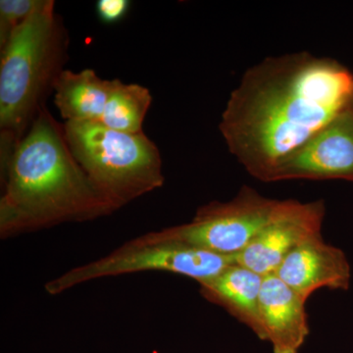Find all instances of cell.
Returning a JSON list of instances; mask_svg holds the SVG:
<instances>
[{"instance_id": "cell-1", "label": "cell", "mask_w": 353, "mask_h": 353, "mask_svg": "<svg viewBox=\"0 0 353 353\" xmlns=\"http://www.w3.org/2000/svg\"><path fill=\"white\" fill-rule=\"evenodd\" d=\"M353 106V74L306 51L267 57L230 94L219 130L248 173L270 183L280 164Z\"/></svg>"}, {"instance_id": "cell-2", "label": "cell", "mask_w": 353, "mask_h": 353, "mask_svg": "<svg viewBox=\"0 0 353 353\" xmlns=\"http://www.w3.org/2000/svg\"><path fill=\"white\" fill-rule=\"evenodd\" d=\"M2 236L113 212L70 150L64 124L44 108L1 167Z\"/></svg>"}, {"instance_id": "cell-3", "label": "cell", "mask_w": 353, "mask_h": 353, "mask_svg": "<svg viewBox=\"0 0 353 353\" xmlns=\"http://www.w3.org/2000/svg\"><path fill=\"white\" fill-rule=\"evenodd\" d=\"M69 34L50 0L13 32L0 57V148L6 165L68 61Z\"/></svg>"}, {"instance_id": "cell-4", "label": "cell", "mask_w": 353, "mask_h": 353, "mask_svg": "<svg viewBox=\"0 0 353 353\" xmlns=\"http://www.w3.org/2000/svg\"><path fill=\"white\" fill-rule=\"evenodd\" d=\"M74 157L112 210L163 185L161 153L145 132L127 134L99 122H65Z\"/></svg>"}, {"instance_id": "cell-5", "label": "cell", "mask_w": 353, "mask_h": 353, "mask_svg": "<svg viewBox=\"0 0 353 353\" xmlns=\"http://www.w3.org/2000/svg\"><path fill=\"white\" fill-rule=\"evenodd\" d=\"M234 263V256L217 254L152 233L131 241L108 256L67 272L48 283L46 289L54 296L88 281L148 271L178 274L201 284L215 278Z\"/></svg>"}, {"instance_id": "cell-6", "label": "cell", "mask_w": 353, "mask_h": 353, "mask_svg": "<svg viewBox=\"0 0 353 353\" xmlns=\"http://www.w3.org/2000/svg\"><path fill=\"white\" fill-rule=\"evenodd\" d=\"M283 201L268 199L243 185L232 201H213L192 222L158 232V236L217 254L234 256L277 214Z\"/></svg>"}, {"instance_id": "cell-7", "label": "cell", "mask_w": 353, "mask_h": 353, "mask_svg": "<svg viewBox=\"0 0 353 353\" xmlns=\"http://www.w3.org/2000/svg\"><path fill=\"white\" fill-rule=\"evenodd\" d=\"M325 214L323 201H283L275 217L243 252L234 255L236 263L263 277L274 275L296 248L321 236Z\"/></svg>"}, {"instance_id": "cell-8", "label": "cell", "mask_w": 353, "mask_h": 353, "mask_svg": "<svg viewBox=\"0 0 353 353\" xmlns=\"http://www.w3.org/2000/svg\"><path fill=\"white\" fill-rule=\"evenodd\" d=\"M299 179L353 182V106L341 111L290 153L272 182Z\"/></svg>"}, {"instance_id": "cell-9", "label": "cell", "mask_w": 353, "mask_h": 353, "mask_svg": "<svg viewBox=\"0 0 353 353\" xmlns=\"http://www.w3.org/2000/svg\"><path fill=\"white\" fill-rule=\"evenodd\" d=\"M275 275L305 299L318 290H347L352 280L345 252L325 243L322 234L296 248Z\"/></svg>"}, {"instance_id": "cell-10", "label": "cell", "mask_w": 353, "mask_h": 353, "mask_svg": "<svg viewBox=\"0 0 353 353\" xmlns=\"http://www.w3.org/2000/svg\"><path fill=\"white\" fill-rule=\"evenodd\" d=\"M306 301L277 275L264 277L260 292L261 339L273 353H299L308 338Z\"/></svg>"}, {"instance_id": "cell-11", "label": "cell", "mask_w": 353, "mask_h": 353, "mask_svg": "<svg viewBox=\"0 0 353 353\" xmlns=\"http://www.w3.org/2000/svg\"><path fill=\"white\" fill-rule=\"evenodd\" d=\"M264 277L236 263L206 282L201 283V294L219 304L236 319L261 339L259 301Z\"/></svg>"}, {"instance_id": "cell-12", "label": "cell", "mask_w": 353, "mask_h": 353, "mask_svg": "<svg viewBox=\"0 0 353 353\" xmlns=\"http://www.w3.org/2000/svg\"><path fill=\"white\" fill-rule=\"evenodd\" d=\"M115 80H103L92 69H65L54 85V103L65 122H99Z\"/></svg>"}, {"instance_id": "cell-13", "label": "cell", "mask_w": 353, "mask_h": 353, "mask_svg": "<svg viewBox=\"0 0 353 353\" xmlns=\"http://www.w3.org/2000/svg\"><path fill=\"white\" fill-rule=\"evenodd\" d=\"M152 102L148 88L116 79L99 123L108 129L127 134L143 132V121Z\"/></svg>"}, {"instance_id": "cell-14", "label": "cell", "mask_w": 353, "mask_h": 353, "mask_svg": "<svg viewBox=\"0 0 353 353\" xmlns=\"http://www.w3.org/2000/svg\"><path fill=\"white\" fill-rule=\"evenodd\" d=\"M50 0H1L0 1V50L14 32Z\"/></svg>"}, {"instance_id": "cell-15", "label": "cell", "mask_w": 353, "mask_h": 353, "mask_svg": "<svg viewBox=\"0 0 353 353\" xmlns=\"http://www.w3.org/2000/svg\"><path fill=\"white\" fill-rule=\"evenodd\" d=\"M129 6L128 0H99L97 3V11L103 22L114 23L124 17Z\"/></svg>"}]
</instances>
